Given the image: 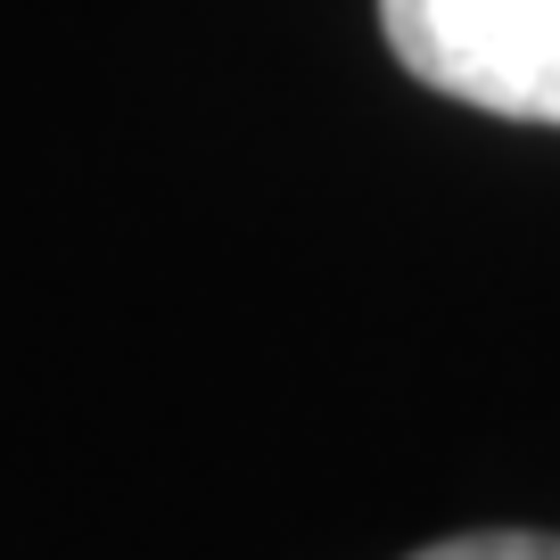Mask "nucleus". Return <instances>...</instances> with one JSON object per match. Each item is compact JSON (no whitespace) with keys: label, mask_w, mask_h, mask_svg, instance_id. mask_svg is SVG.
<instances>
[{"label":"nucleus","mask_w":560,"mask_h":560,"mask_svg":"<svg viewBox=\"0 0 560 560\" xmlns=\"http://www.w3.org/2000/svg\"><path fill=\"white\" fill-rule=\"evenodd\" d=\"M380 25L429 91L560 124V0H380Z\"/></svg>","instance_id":"f257e3e1"},{"label":"nucleus","mask_w":560,"mask_h":560,"mask_svg":"<svg viewBox=\"0 0 560 560\" xmlns=\"http://www.w3.org/2000/svg\"><path fill=\"white\" fill-rule=\"evenodd\" d=\"M412 560H560V536H527V527H494V536H454L429 544Z\"/></svg>","instance_id":"f03ea898"}]
</instances>
